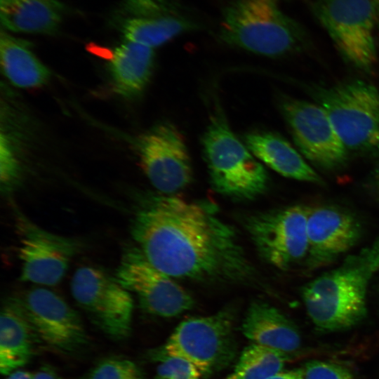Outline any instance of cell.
Masks as SVG:
<instances>
[{
  "label": "cell",
  "mask_w": 379,
  "mask_h": 379,
  "mask_svg": "<svg viewBox=\"0 0 379 379\" xmlns=\"http://www.w3.org/2000/svg\"><path fill=\"white\" fill-rule=\"evenodd\" d=\"M39 340L18 297L4 300L0 315V372L8 375L27 364Z\"/></svg>",
  "instance_id": "e0dca14e"
},
{
  "label": "cell",
  "mask_w": 379,
  "mask_h": 379,
  "mask_svg": "<svg viewBox=\"0 0 379 379\" xmlns=\"http://www.w3.org/2000/svg\"><path fill=\"white\" fill-rule=\"evenodd\" d=\"M266 379H303V368L282 370Z\"/></svg>",
  "instance_id": "83f0119b"
},
{
  "label": "cell",
  "mask_w": 379,
  "mask_h": 379,
  "mask_svg": "<svg viewBox=\"0 0 379 379\" xmlns=\"http://www.w3.org/2000/svg\"><path fill=\"white\" fill-rule=\"evenodd\" d=\"M241 331L253 343L286 354L296 351L301 344L297 326L277 308L261 300L250 305Z\"/></svg>",
  "instance_id": "ac0fdd59"
},
{
  "label": "cell",
  "mask_w": 379,
  "mask_h": 379,
  "mask_svg": "<svg viewBox=\"0 0 379 379\" xmlns=\"http://www.w3.org/2000/svg\"><path fill=\"white\" fill-rule=\"evenodd\" d=\"M244 143L251 153L280 175L321 185L324 180L302 155L280 135L265 131L246 133Z\"/></svg>",
  "instance_id": "d6986e66"
},
{
  "label": "cell",
  "mask_w": 379,
  "mask_h": 379,
  "mask_svg": "<svg viewBox=\"0 0 379 379\" xmlns=\"http://www.w3.org/2000/svg\"><path fill=\"white\" fill-rule=\"evenodd\" d=\"M39 340L64 354H72L88 343L82 321L62 297L43 287L33 288L18 298Z\"/></svg>",
  "instance_id": "9a60e30c"
},
{
  "label": "cell",
  "mask_w": 379,
  "mask_h": 379,
  "mask_svg": "<svg viewBox=\"0 0 379 379\" xmlns=\"http://www.w3.org/2000/svg\"><path fill=\"white\" fill-rule=\"evenodd\" d=\"M0 60L6 78L20 88H35L50 78L48 69L35 56L27 43L8 33H1Z\"/></svg>",
  "instance_id": "7402d4cb"
},
{
  "label": "cell",
  "mask_w": 379,
  "mask_h": 379,
  "mask_svg": "<svg viewBox=\"0 0 379 379\" xmlns=\"http://www.w3.org/2000/svg\"><path fill=\"white\" fill-rule=\"evenodd\" d=\"M154 64L152 48L126 40L114 50L109 63L117 91L130 98L138 95L149 81Z\"/></svg>",
  "instance_id": "44dd1931"
},
{
  "label": "cell",
  "mask_w": 379,
  "mask_h": 379,
  "mask_svg": "<svg viewBox=\"0 0 379 379\" xmlns=\"http://www.w3.org/2000/svg\"><path fill=\"white\" fill-rule=\"evenodd\" d=\"M6 379H34V373L27 371L16 370L8 375Z\"/></svg>",
  "instance_id": "f546056e"
},
{
  "label": "cell",
  "mask_w": 379,
  "mask_h": 379,
  "mask_svg": "<svg viewBox=\"0 0 379 379\" xmlns=\"http://www.w3.org/2000/svg\"><path fill=\"white\" fill-rule=\"evenodd\" d=\"M65 11L59 0H0L1 25L15 32L54 34L61 25Z\"/></svg>",
  "instance_id": "ffe728a7"
},
{
  "label": "cell",
  "mask_w": 379,
  "mask_h": 379,
  "mask_svg": "<svg viewBox=\"0 0 379 379\" xmlns=\"http://www.w3.org/2000/svg\"><path fill=\"white\" fill-rule=\"evenodd\" d=\"M86 379H146L141 368L133 361L121 357L105 358L97 363Z\"/></svg>",
  "instance_id": "cb8c5ba5"
},
{
  "label": "cell",
  "mask_w": 379,
  "mask_h": 379,
  "mask_svg": "<svg viewBox=\"0 0 379 379\" xmlns=\"http://www.w3.org/2000/svg\"><path fill=\"white\" fill-rule=\"evenodd\" d=\"M153 359L159 362L154 379H202L204 377L197 366L184 358L162 355Z\"/></svg>",
  "instance_id": "484cf974"
},
{
  "label": "cell",
  "mask_w": 379,
  "mask_h": 379,
  "mask_svg": "<svg viewBox=\"0 0 379 379\" xmlns=\"http://www.w3.org/2000/svg\"><path fill=\"white\" fill-rule=\"evenodd\" d=\"M278 105L298 149L316 166L335 171L348 152L324 108L319 104L280 95Z\"/></svg>",
  "instance_id": "30bf717a"
},
{
  "label": "cell",
  "mask_w": 379,
  "mask_h": 379,
  "mask_svg": "<svg viewBox=\"0 0 379 379\" xmlns=\"http://www.w3.org/2000/svg\"><path fill=\"white\" fill-rule=\"evenodd\" d=\"M307 221V207L295 205L253 215L247 219L246 227L262 258L286 270L306 259Z\"/></svg>",
  "instance_id": "7c38bea8"
},
{
  "label": "cell",
  "mask_w": 379,
  "mask_h": 379,
  "mask_svg": "<svg viewBox=\"0 0 379 379\" xmlns=\"http://www.w3.org/2000/svg\"><path fill=\"white\" fill-rule=\"evenodd\" d=\"M288 354L252 343L246 347L233 372L225 379H266L282 371Z\"/></svg>",
  "instance_id": "603a6c76"
},
{
  "label": "cell",
  "mask_w": 379,
  "mask_h": 379,
  "mask_svg": "<svg viewBox=\"0 0 379 379\" xmlns=\"http://www.w3.org/2000/svg\"><path fill=\"white\" fill-rule=\"evenodd\" d=\"M141 167L161 194H173L187 187L192 168L185 138L170 122H161L136 142Z\"/></svg>",
  "instance_id": "4fadbf2b"
},
{
  "label": "cell",
  "mask_w": 379,
  "mask_h": 379,
  "mask_svg": "<svg viewBox=\"0 0 379 379\" xmlns=\"http://www.w3.org/2000/svg\"><path fill=\"white\" fill-rule=\"evenodd\" d=\"M219 37L225 44L270 58L302 51L308 37L278 0H232L225 7Z\"/></svg>",
  "instance_id": "3957f363"
},
{
  "label": "cell",
  "mask_w": 379,
  "mask_h": 379,
  "mask_svg": "<svg viewBox=\"0 0 379 379\" xmlns=\"http://www.w3.org/2000/svg\"><path fill=\"white\" fill-rule=\"evenodd\" d=\"M70 291L78 305L108 337L122 340L129 336L133 300L116 277L100 267L84 265L72 276Z\"/></svg>",
  "instance_id": "ba28073f"
},
{
  "label": "cell",
  "mask_w": 379,
  "mask_h": 379,
  "mask_svg": "<svg viewBox=\"0 0 379 379\" xmlns=\"http://www.w3.org/2000/svg\"><path fill=\"white\" fill-rule=\"evenodd\" d=\"M378 2V22H377V26L379 29V0H377Z\"/></svg>",
  "instance_id": "1f68e13d"
},
{
  "label": "cell",
  "mask_w": 379,
  "mask_h": 379,
  "mask_svg": "<svg viewBox=\"0 0 379 379\" xmlns=\"http://www.w3.org/2000/svg\"><path fill=\"white\" fill-rule=\"evenodd\" d=\"M131 234L146 258L173 278L236 282L253 274L234 229L202 203L149 196L135 209Z\"/></svg>",
  "instance_id": "6da1fadb"
},
{
  "label": "cell",
  "mask_w": 379,
  "mask_h": 379,
  "mask_svg": "<svg viewBox=\"0 0 379 379\" xmlns=\"http://www.w3.org/2000/svg\"><path fill=\"white\" fill-rule=\"evenodd\" d=\"M115 277L147 313L172 317L192 309V295L173 277L154 267L138 246L126 247Z\"/></svg>",
  "instance_id": "8fae6325"
},
{
  "label": "cell",
  "mask_w": 379,
  "mask_h": 379,
  "mask_svg": "<svg viewBox=\"0 0 379 379\" xmlns=\"http://www.w3.org/2000/svg\"><path fill=\"white\" fill-rule=\"evenodd\" d=\"M21 173L11 138L1 131L0 136V182L4 193H8L16 185Z\"/></svg>",
  "instance_id": "d4e9b609"
},
{
  "label": "cell",
  "mask_w": 379,
  "mask_h": 379,
  "mask_svg": "<svg viewBox=\"0 0 379 379\" xmlns=\"http://www.w3.org/2000/svg\"><path fill=\"white\" fill-rule=\"evenodd\" d=\"M379 272V235L368 246L306 284L301 291L307 312L323 331L350 328L366 314V294Z\"/></svg>",
  "instance_id": "7a4b0ae2"
},
{
  "label": "cell",
  "mask_w": 379,
  "mask_h": 379,
  "mask_svg": "<svg viewBox=\"0 0 379 379\" xmlns=\"http://www.w3.org/2000/svg\"><path fill=\"white\" fill-rule=\"evenodd\" d=\"M312 93L348 154L379 156V91L374 85L353 79Z\"/></svg>",
  "instance_id": "5b68a950"
},
{
  "label": "cell",
  "mask_w": 379,
  "mask_h": 379,
  "mask_svg": "<svg viewBox=\"0 0 379 379\" xmlns=\"http://www.w3.org/2000/svg\"><path fill=\"white\" fill-rule=\"evenodd\" d=\"M109 21L126 41L152 48L199 27L177 0H121Z\"/></svg>",
  "instance_id": "9c48e42d"
},
{
  "label": "cell",
  "mask_w": 379,
  "mask_h": 379,
  "mask_svg": "<svg viewBox=\"0 0 379 379\" xmlns=\"http://www.w3.org/2000/svg\"><path fill=\"white\" fill-rule=\"evenodd\" d=\"M303 368V379H354L347 368L323 361L307 363Z\"/></svg>",
  "instance_id": "4316f807"
},
{
  "label": "cell",
  "mask_w": 379,
  "mask_h": 379,
  "mask_svg": "<svg viewBox=\"0 0 379 379\" xmlns=\"http://www.w3.org/2000/svg\"><path fill=\"white\" fill-rule=\"evenodd\" d=\"M34 379H65L50 366H44L34 373Z\"/></svg>",
  "instance_id": "f1b7e54d"
},
{
  "label": "cell",
  "mask_w": 379,
  "mask_h": 379,
  "mask_svg": "<svg viewBox=\"0 0 379 379\" xmlns=\"http://www.w3.org/2000/svg\"><path fill=\"white\" fill-rule=\"evenodd\" d=\"M201 145L215 191L236 199H253L267 190V173L233 133L220 105L210 117Z\"/></svg>",
  "instance_id": "277c9868"
},
{
  "label": "cell",
  "mask_w": 379,
  "mask_h": 379,
  "mask_svg": "<svg viewBox=\"0 0 379 379\" xmlns=\"http://www.w3.org/2000/svg\"><path fill=\"white\" fill-rule=\"evenodd\" d=\"M373 185L375 189V191L377 194V196L379 198V168L375 171L373 178Z\"/></svg>",
  "instance_id": "4dcf8cb0"
},
{
  "label": "cell",
  "mask_w": 379,
  "mask_h": 379,
  "mask_svg": "<svg viewBox=\"0 0 379 379\" xmlns=\"http://www.w3.org/2000/svg\"><path fill=\"white\" fill-rule=\"evenodd\" d=\"M234 314L224 310L206 317L185 319L166 343L151 354L184 358L207 376L227 367L235 359L237 345L234 333Z\"/></svg>",
  "instance_id": "8992f818"
},
{
  "label": "cell",
  "mask_w": 379,
  "mask_h": 379,
  "mask_svg": "<svg viewBox=\"0 0 379 379\" xmlns=\"http://www.w3.org/2000/svg\"><path fill=\"white\" fill-rule=\"evenodd\" d=\"M308 251L305 265L314 270L331 265L352 249L361 235L359 220L333 205L307 207Z\"/></svg>",
  "instance_id": "2e32d148"
},
{
  "label": "cell",
  "mask_w": 379,
  "mask_h": 379,
  "mask_svg": "<svg viewBox=\"0 0 379 379\" xmlns=\"http://www.w3.org/2000/svg\"><path fill=\"white\" fill-rule=\"evenodd\" d=\"M18 228L20 279L44 286L59 284L72 259L80 251L81 242L48 232L24 216L19 217Z\"/></svg>",
  "instance_id": "5bb4252c"
},
{
  "label": "cell",
  "mask_w": 379,
  "mask_h": 379,
  "mask_svg": "<svg viewBox=\"0 0 379 379\" xmlns=\"http://www.w3.org/2000/svg\"><path fill=\"white\" fill-rule=\"evenodd\" d=\"M313 11L343 58L371 71L377 60V0H315Z\"/></svg>",
  "instance_id": "52a82bcc"
}]
</instances>
